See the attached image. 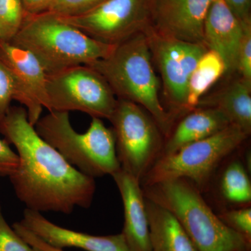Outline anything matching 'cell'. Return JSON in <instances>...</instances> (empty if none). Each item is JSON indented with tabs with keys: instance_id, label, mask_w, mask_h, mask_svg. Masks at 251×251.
I'll return each instance as SVG.
<instances>
[{
	"instance_id": "83f0119b",
	"label": "cell",
	"mask_w": 251,
	"mask_h": 251,
	"mask_svg": "<svg viewBox=\"0 0 251 251\" xmlns=\"http://www.w3.org/2000/svg\"><path fill=\"white\" fill-rule=\"evenodd\" d=\"M12 227L17 234H19L34 249V251H64L63 249L52 247L44 242L42 239L38 237L29 229L26 228L20 222L15 223Z\"/></svg>"
},
{
	"instance_id": "d6986e66",
	"label": "cell",
	"mask_w": 251,
	"mask_h": 251,
	"mask_svg": "<svg viewBox=\"0 0 251 251\" xmlns=\"http://www.w3.org/2000/svg\"><path fill=\"white\" fill-rule=\"evenodd\" d=\"M225 74L226 67L223 59L214 51L206 50L198 61L188 80L186 99L188 112L197 108L203 96Z\"/></svg>"
},
{
	"instance_id": "e0dca14e",
	"label": "cell",
	"mask_w": 251,
	"mask_h": 251,
	"mask_svg": "<svg viewBox=\"0 0 251 251\" xmlns=\"http://www.w3.org/2000/svg\"><path fill=\"white\" fill-rule=\"evenodd\" d=\"M197 108L218 109L232 125L250 135L251 81L239 75L216 92L203 96Z\"/></svg>"
},
{
	"instance_id": "3957f363",
	"label": "cell",
	"mask_w": 251,
	"mask_h": 251,
	"mask_svg": "<svg viewBox=\"0 0 251 251\" xmlns=\"http://www.w3.org/2000/svg\"><path fill=\"white\" fill-rule=\"evenodd\" d=\"M38 59L46 74H55L105 58L116 46L92 39L53 13L27 15L11 41Z\"/></svg>"
},
{
	"instance_id": "52a82bcc",
	"label": "cell",
	"mask_w": 251,
	"mask_h": 251,
	"mask_svg": "<svg viewBox=\"0 0 251 251\" xmlns=\"http://www.w3.org/2000/svg\"><path fill=\"white\" fill-rule=\"evenodd\" d=\"M109 121L115 134L121 169L141 182L160 156L164 144L163 133L145 109L121 99H117Z\"/></svg>"
},
{
	"instance_id": "9c48e42d",
	"label": "cell",
	"mask_w": 251,
	"mask_h": 251,
	"mask_svg": "<svg viewBox=\"0 0 251 251\" xmlns=\"http://www.w3.org/2000/svg\"><path fill=\"white\" fill-rule=\"evenodd\" d=\"M153 62L161 74L163 92L175 117L186 108L190 76L206 48L202 44L178 40L149 25L143 31Z\"/></svg>"
},
{
	"instance_id": "4fadbf2b",
	"label": "cell",
	"mask_w": 251,
	"mask_h": 251,
	"mask_svg": "<svg viewBox=\"0 0 251 251\" xmlns=\"http://www.w3.org/2000/svg\"><path fill=\"white\" fill-rule=\"evenodd\" d=\"M38 237L58 249L77 248L86 251H131L122 233L92 235L61 227L38 211L25 209L20 221Z\"/></svg>"
},
{
	"instance_id": "cb8c5ba5",
	"label": "cell",
	"mask_w": 251,
	"mask_h": 251,
	"mask_svg": "<svg viewBox=\"0 0 251 251\" xmlns=\"http://www.w3.org/2000/svg\"><path fill=\"white\" fill-rule=\"evenodd\" d=\"M0 251H34L6 222L0 205Z\"/></svg>"
},
{
	"instance_id": "d4e9b609",
	"label": "cell",
	"mask_w": 251,
	"mask_h": 251,
	"mask_svg": "<svg viewBox=\"0 0 251 251\" xmlns=\"http://www.w3.org/2000/svg\"><path fill=\"white\" fill-rule=\"evenodd\" d=\"M14 84L7 68L0 61V126L14 100Z\"/></svg>"
},
{
	"instance_id": "484cf974",
	"label": "cell",
	"mask_w": 251,
	"mask_h": 251,
	"mask_svg": "<svg viewBox=\"0 0 251 251\" xmlns=\"http://www.w3.org/2000/svg\"><path fill=\"white\" fill-rule=\"evenodd\" d=\"M237 74L251 81V23L244 27L238 60Z\"/></svg>"
},
{
	"instance_id": "5b68a950",
	"label": "cell",
	"mask_w": 251,
	"mask_h": 251,
	"mask_svg": "<svg viewBox=\"0 0 251 251\" xmlns=\"http://www.w3.org/2000/svg\"><path fill=\"white\" fill-rule=\"evenodd\" d=\"M38 134L82 174L92 178L120 170L113 130L92 117L83 133L73 128L69 112L50 111L34 125Z\"/></svg>"
},
{
	"instance_id": "6da1fadb",
	"label": "cell",
	"mask_w": 251,
	"mask_h": 251,
	"mask_svg": "<svg viewBox=\"0 0 251 251\" xmlns=\"http://www.w3.org/2000/svg\"><path fill=\"white\" fill-rule=\"evenodd\" d=\"M5 140L14 145L19 165L9 176L25 209L70 214L75 207H90L94 178L82 174L41 138L23 107H11L0 126Z\"/></svg>"
},
{
	"instance_id": "603a6c76",
	"label": "cell",
	"mask_w": 251,
	"mask_h": 251,
	"mask_svg": "<svg viewBox=\"0 0 251 251\" xmlns=\"http://www.w3.org/2000/svg\"><path fill=\"white\" fill-rule=\"evenodd\" d=\"M104 0H54L50 12L64 18L75 17L89 12Z\"/></svg>"
},
{
	"instance_id": "ac0fdd59",
	"label": "cell",
	"mask_w": 251,
	"mask_h": 251,
	"mask_svg": "<svg viewBox=\"0 0 251 251\" xmlns=\"http://www.w3.org/2000/svg\"><path fill=\"white\" fill-rule=\"evenodd\" d=\"M145 205L151 251H198L171 211L146 198Z\"/></svg>"
},
{
	"instance_id": "8992f818",
	"label": "cell",
	"mask_w": 251,
	"mask_h": 251,
	"mask_svg": "<svg viewBox=\"0 0 251 251\" xmlns=\"http://www.w3.org/2000/svg\"><path fill=\"white\" fill-rule=\"evenodd\" d=\"M249 136L231 124L216 134L189 144L172 154L160 157L141 181L144 186H148L169 180L186 179L201 191L221 162Z\"/></svg>"
},
{
	"instance_id": "277c9868",
	"label": "cell",
	"mask_w": 251,
	"mask_h": 251,
	"mask_svg": "<svg viewBox=\"0 0 251 251\" xmlns=\"http://www.w3.org/2000/svg\"><path fill=\"white\" fill-rule=\"evenodd\" d=\"M144 196L179 221L198 251H250L251 242L223 223L186 179L144 186Z\"/></svg>"
},
{
	"instance_id": "30bf717a",
	"label": "cell",
	"mask_w": 251,
	"mask_h": 251,
	"mask_svg": "<svg viewBox=\"0 0 251 251\" xmlns=\"http://www.w3.org/2000/svg\"><path fill=\"white\" fill-rule=\"evenodd\" d=\"M151 0H104L85 14L61 18L99 42L117 46L151 25Z\"/></svg>"
},
{
	"instance_id": "2e32d148",
	"label": "cell",
	"mask_w": 251,
	"mask_h": 251,
	"mask_svg": "<svg viewBox=\"0 0 251 251\" xmlns=\"http://www.w3.org/2000/svg\"><path fill=\"white\" fill-rule=\"evenodd\" d=\"M231 125L218 109L197 108L187 114L172 130L163 144L160 157L176 152L189 144L216 134Z\"/></svg>"
},
{
	"instance_id": "7c38bea8",
	"label": "cell",
	"mask_w": 251,
	"mask_h": 251,
	"mask_svg": "<svg viewBox=\"0 0 251 251\" xmlns=\"http://www.w3.org/2000/svg\"><path fill=\"white\" fill-rule=\"evenodd\" d=\"M212 0H151L153 29L178 40L204 45V21Z\"/></svg>"
},
{
	"instance_id": "7a4b0ae2",
	"label": "cell",
	"mask_w": 251,
	"mask_h": 251,
	"mask_svg": "<svg viewBox=\"0 0 251 251\" xmlns=\"http://www.w3.org/2000/svg\"><path fill=\"white\" fill-rule=\"evenodd\" d=\"M153 64L146 36L141 32L115 46L108 57L89 66L105 78L117 99L145 109L167 138L176 117L162 105Z\"/></svg>"
},
{
	"instance_id": "9a60e30c",
	"label": "cell",
	"mask_w": 251,
	"mask_h": 251,
	"mask_svg": "<svg viewBox=\"0 0 251 251\" xmlns=\"http://www.w3.org/2000/svg\"><path fill=\"white\" fill-rule=\"evenodd\" d=\"M120 191L125 223L122 234L131 251H151L145 198L139 180L120 168L112 175Z\"/></svg>"
},
{
	"instance_id": "7402d4cb",
	"label": "cell",
	"mask_w": 251,
	"mask_h": 251,
	"mask_svg": "<svg viewBox=\"0 0 251 251\" xmlns=\"http://www.w3.org/2000/svg\"><path fill=\"white\" fill-rule=\"evenodd\" d=\"M218 216L229 228L251 242V207L226 210Z\"/></svg>"
},
{
	"instance_id": "4316f807",
	"label": "cell",
	"mask_w": 251,
	"mask_h": 251,
	"mask_svg": "<svg viewBox=\"0 0 251 251\" xmlns=\"http://www.w3.org/2000/svg\"><path fill=\"white\" fill-rule=\"evenodd\" d=\"M6 140L0 139V176H11L17 170L19 157Z\"/></svg>"
},
{
	"instance_id": "f1b7e54d",
	"label": "cell",
	"mask_w": 251,
	"mask_h": 251,
	"mask_svg": "<svg viewBox=\"0 0 251 251\" xmlns=\"http://www.w3.org/2000/svg\"><path fill=\"white\" fill-rule=\"evenodd\" d=\"M243 23H251V0H223Z\"/></svg>"
},
{
	"instance_id": "44dd1931",
	"label": "cell",
	"mask_w": 251,
	"mask_h": 251,
	"mask_svg": "<svg viewBox=\"0 0 251 251\" xmlns=\"http://www.w3.org/2000/svg\"><path fill=\"white\" fill-rule=\"evenodd\" d=\"M27 15L21 0H0V41L11 42Z\"/></svg>"
},
{
	"instance_id": "ba28073f",
	"label": "cell",
	"mask_w": 251,
	"mask_h": 251,
	"mask_svg": "<svg viewBox=\"0 0 251 251\" xmlns=\"http://www.w3.org/2000/svg\"><path fill=\"white\" fill-rule=\"evenodd\" d=\"M50 111H78L102 120H110L117 98L107 81L93 68L77 66L47 74Z\"/></svg>"
},
{
	"instance_id": "ffe728a7",
	"label": "cell",
	"mask_w": 251,
	"mask_h": 251,
	"mask_svg": "<svg viewBox=\"0 0 251 251\" xmlns=\"http://www.w3.org/2000/svg\"><path fill=\"white\" fill-rule=\"evenodd\" d=\"M221 191L227 202L243 205L251 203V181L240 162L233 161L225 170L221 177Z\"/></svg>"
},
{
	"instance_id": "5bb4252c",
	"label": "cell",
	"mask_w": 251,
	"mask_h": 251,
	"mask_svg": "<svg viewBox=\"0 0 251 251\" xmlns=\"http://www.w3.org/2000/svg\"><path fill=\"white\" fill-rule=\"evenodd\" d=\"M243 23L223 0H212L204 27V46L223 59L226 74L237 73L239 48L244 27Z\"/></svg>"
},
{
	"instance_id": "8fae6325",
	"label": "cell",
	"mask_w": 251,
	"mask_h": 251,
	"mask_svg": "<svg viewBox=\"0 0 251 251\" xmlns=\"http://www.w3.org/2000/svg\"><path fill=\"white\" fill-rule=\"evenodd\" d=\"M0 61L14 80V100L25 106L28 120L34 126L47 107V74L30 52L11 42L0 41Z\"/></svg>"
},
{
	"instance_id": "f546056e",
	"label": "cell",
	"mask_w": 251,
	"mask_h": 251,
	"mask_svg": "<svg viewBox=\"0 0 251 251\" xmlns=\"http://www.w3.org/2000/svg\"><path fill=\"white\" fill-rule=\"evenodd\" d=\"M28 15H37L47 12L54 0H21Z\"/></svg>"
}]
</instances>
